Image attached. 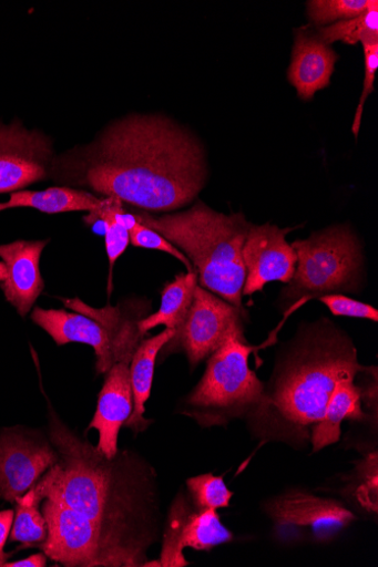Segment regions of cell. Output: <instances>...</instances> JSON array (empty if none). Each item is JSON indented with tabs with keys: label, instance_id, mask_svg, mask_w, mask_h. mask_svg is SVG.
Instances as JSON below:
<instances>
[{
	"label": "cell",
	"instance_id": "cell-11",
	"mask_svg": "<svg viewBox=\"0 0 378 567\" xmlns=\"http://www.w3.org/2000/svg\"><path fill=\"white\" fill-rule=\"evenodd\" d=\"M293 229L269 224L251 225L242 249L246 280L243 296L262 291L268 282L288 284L296 271L297 255L286 239Z\"/></svg>",
	"mask_w": 378,
	"mask_h": 567
},
{
	"label": "cell",
	"instance_id": "cell-18",
	"mask_svg": "<svg viewBox=\"0 0 378 567\" xmlns=\"http://www.w3.org/2000/svg\"><path fill=\"white\" fill-rule=\"evenodd\" d=\"M176 331L166 329L155 337L144 339L136 349L130 364L131 385L133 393V412L125 427L136 436L145 432L153 423L146 420L145 403L151 395L155 362L159 352L175 337Z\"/></svg>",
	"mask_w": 378,
	"mask_h": 567
},
{
	"label": "cell",
	"instance_id": "cell-26",
	"mask_svg": "<svg viewBox=\"0 0 378 567\" xmlns=\"http://www.w3.org/2000/svg\"><path fill=\"white\" fill-rule=\"evenodd\" d=\"M188 497L198 511L219 509L231 506L234 492L225 483L224 476L204 474L186 482Z\"/></svg>",
	"mask_w": 378,
	"mask_h": 567
},
{
	"label": "cell",
	"instance_id": "cell-17",
	"mask_svg": "<svg viewBox=\"0 0 378 567\" xmlns=\"http://www.w3.org/2000/svg\"><path fill=\"white\" fill-rule=\"evenodd\" d=\"M365 423L369 415L364 410L361 388L355 381L338 383L321 420L313 429L310 446L313 453L338 443L344 421Z\"/></svg>",
	"mask_w": 378,
	"mask_h": 567
},
{
	"label": "cell",
	"instance_id": "cell-20",
	"mask_svg": "<svg viewBox=\"0 0 378 567\" xmlns=\"http://www.w3.org/2000/svg\"><path fill=\"white\" fill-rule=\"evenodd\" d=\"M197 285L198 277L195 271L181 274L173 282L167 284L161 295L159 311L140 322V331L147 334L154 328L164 326L177 332L187 318Z\"/></svg>",
	"mask_w": 378,
	"mask_h": 567
},
{
	"label": "cell",
	"instance_id": "cell-12",
	"mask_svg": "<svg viewBox=\"0 0 378 567\" xmlns=\"http://www.w3.org/2000/svg\"><path fill=\"white\" fill-rule=\"evenodd\" d=\"M49 239L17 240L0 245V290L25 318L44 289L41 255Z\"/></svg>",
	"mask_w": 378,
	"mask_h": 567
},
{
	"label": "cell",
	"instance_id": "cell-13",
	"mask_svg": "<svg viewBox=\"0 0 378 567\" xmlns=\"http://www.w3.org/2000/svg\"><path fill=\"white\" fill-rule=\"evenodd\" d=\"M63 301L71 311L92 319L104 330L110 340L115 365L131 364L136 349L146 336L140 331L139 324L149 317L150 301L134 299L121 302L116 307L106 305L103 308L91 307L80 298Z\"/></svg>",
	"mask_w": 378,
	"mask_h": 567
},
{
	"label": "cell",
	"instance_id": "cell-28",
	"mask_svg": "<svg viewBox=\"0 0 378 567\" xmlns=\"http://www.w3.org/2000/svg\"><path fill=\"white\" fill-rule=\"evenodd\" d=\"M353 483L359 484L351 496L367 512L378 513V453L367 454L357 466Z\"/></svg>",
	"mask_w": 378,
	"mask_h": 567
},
{
	"label": "cell",
	"instance_id": "cell-9",
	"mask_svg": "<svg viewBox=\"0 0 378 567\" xmlns=\"http://www.w3.org/2000/svg\"><path fill=\"white\" fill-rule=\"evenodd\" d=\"M59 461V452L41 433L4 429L0 432V498L16 503Z\"/></svg>",
	"mask_w": 378,
	"mask_h": 567
},
{
	"label": "cell",
	"instance_id": "cell-6",
	"mask_svg": "<svg viewBox=\"0 0 378 567\" xmlns=\"http://www.w3.org/2000/svg\"><path fill=\"white\" fill-rule=\"evenodd\" d=\"M297 255L293 279L283 290L284 301L294 303L326 295L354 291L360 285L361 245L347 226L314 233L292 244Z\"/></svg>",
	"mask_w": 378,
	"mask_h": 567
},
{
	"label": "cell",
	"instance_id": "cell-24",
	"mask_svg": "<svg viewBox=\"0 0 378 567\" xmlns=\"http://www.w3.org/2000/svg\"><path fill=\"white\" fill-rule=\"evenodd\" d=\"M318 34V38L329 45L336 41L348 44L378 42L377 0H372L369 8L359 17L321 28Z\"/></svg>",
	"mask_w": 378,
	"mask_h": 567
},
{
	"label": "cell",
	"instance_id": "cell-27",
	"mask_svg": "<svg viewBox=\"0 0 378 567\" xmlns=\"http://www.w3.org/2000/svg\"><path fill=\"white\" fill-rule=\"evenodd\" d=\"M371 0H310L307 3L308 17L316 25H326L337 20L359 17L370 6Z\"/></svg>",
	"mask_w": 378,
	"mask_h": 567
},
{
	"label": "cell",
	"instance_id": "cell-33",
	"mask_svg": "<svg viewBox=\"0 0 378 567\" xmlns=\"http://www.w3.org/2000/svg\"><path fill=\"white\" fill-rule=\"evenodd\" d=\"M4 567H44L47 566V556L45 554L39 553L31 555L28 558L16 560V561H7Z\"/></svg>",
	"mask_w": 378,
	"mask_h": 567
},
{
	"label": "cell",
	"instance_id": "cell-30",
	"mask_svg": "<svg viewBox=\"0 0 378 567\" xmlns=\"http://www.w3.org/2000/svg\"><path fill=\"white\" fill-rule=\"evenodd\" d=\"M335 317L364 319L377 323L378 312L371 305L355 300L344 295L331 293L319 297Z\"/></svg>",
	"mask_w": 378,
	"mask_h": 567
},
{
	"label": "cell",
	"instance_id": "cell-32",
	"mask_svg": "<svg viewBox=\"0 0 378 567\" xmlns=\"http://www.w3.org/2000/svg\"><path fill=\"white\" fill-rule=\"evenodd\" d=\"M14 515L16 511L13 509L0 511V566H3L11 557V554L6 553L4 548L10 538Z\"/></svg>",
	"mask_w": 378,
	"mask_h": 567
},
{
	"label": "cell",
	"instance_id": "cell-16",
	"mask_svg": "<svg viewBox=\"0 0 378 567\" xmlns=\"http://www.w3.org/2000/svg\"><path fill=\"white\" fill-rule=\"evenodd\" d=\"M337 61L331 45L297 30L288 80L302 99L310 100L317 91L330 84Z\"/></svg>",
	"mask_w": 378,
	"mask_h": 567
},
{
	"label": "cell",
	"instance_id": "cell-14",
	"mask_svg": "<svg viewBox=\"0 0 378 567\" xmlns=\"http://www.w3.org/2000/svg\"><path fill=\"white\" fill-rule=\"evenodd\" d=\"M133 406L130 364H116L105 374L95 415L89 425V430L99 433L96 449L106 457L118 454L120 432L131 417Z\"/></svg>",
	"mask_w": 378,
	"mask_h": 567
},
{
	"label": "cell",
	"instance_id": "cell-22",
	"mask_svg": "<svg viewBox=\"0 0 378 567\" xmlns=\"http://www.w3.org/2000/svg\"><path fill=\"white\" fill-rule=\"evenodd\" d=\"M194 505L190 497L182 491L174 499L167 520L164 523V530H162V549L159 566L162 567H184L191 563L184 556L181 540L183 529L194 511Z\"/></svg>",
	"mask_w": 378,
	"mask_h": 567
},
{
	"label": "cell",
	"instance_id": "cell-8",
	"mask_svg": "<svg viewBox=\"0 0 378 567\" xmlns=\"http://www.w3.org/2000/svg\"><path fill=\"white\" fill-rule=\"evenodd\" d=\"M245 312L197 285L187 318L170 342L186 354L191 369H195L234 331L245 329Z\"/></svg>",
	"mask_w": 378,
	"mask_h": 567
},
{
	"label": "cell",
	"instance_id": "cell-1",
	"mask_svg": "<svg viewBox=\"0 0 378 567\" xmlns=\"http://www.w3.org/2000/svg\"><path fill=\"white\" fill-rule=\"evenodd\" d=\"M60 461L34 485L47 538L38 547L68 567H139L162 537L157 474L133 450L106 457L50 412Z\"/></svg>",
	"mask_w": 378,
	"mask_h": 567
},
{
	"label": "cell",
	"instance_id": "cell-10",
	"mask_svg": "<svg viewBox=\"0 0 378 567\" xmlns=\"http://www.w3.org/2000/svg\"><path fill=\"white\" fill-rule=\"evenodd\" d=\"M55 158L52 141L42 132L30 131L20 121L0 123V194L51 179Z\"/></svg>",
	"mask_w": 378,
	"mask_h": 567
},
{
	"label": "cell",
	"instance_id": "cell-25",
	"mask_svg": "<svg viewBox=\"0 0 378 567\" xmlns=\"http://www.w3.org/2000/svg\"><path fill=\"white\" fill-rule=\"evenodd\" d=\"M113 197H103L96 210L89 213L83 218L89 226L96 221H103L105 225V250L108 260H110L111 274L120 257L125 252L131 243L130 231L123 225L115 221L112 214Z\"/></svg>",
	"mask_w": 378,
	"mask_h": 567
},
{
	"label": "cell",
	"instance_id": "cell-23",
	"mask_svg": "<svg viewBox=\"0 0 378 567\" xmlns=\"http://www.w3.org/2000/svg\"><path fill=\"white\" fill-rule=\"evenodd\" d=\"M42 498L34 486L16 503V515L10 540L24 547H39L47 538V524L41 512Z\"/></svg>",
	"mask_w": 378,
	"mask_h": 567
},
{
	"label": "cell",
	"instance_id": "cell-15",
	"mask_svg": "<svg viewBox=\"0 0 378 567\" xmlns=\"http://www.w3.org/2000/svg\"><path fill=\"white\" fill-rule=\"evenodd\" d=\"M34 324L45 331L58 346L84 343L94 349L98 375H105L115 365L110 340L104 330L92 319L65 309L34 307L31 315Z\"/></svg>",
	"mask_w": 378,
	"mask_h": 567
},
{
	"label": "cell",
	"instance_id": "cell-2",
	"mask_svg": "<svg viewBox=\"0 0 378 567\" xmlns=\"http://www.w3.org/2000/svg\"><path fill=\"white\" fill-rule=\"evenodd\" d=\"M51 179L101 197H118L145 213L191 204L207 179L201 142L161 115H131L92 143L57 156Z\"/></svg>",
	"mask_w": 378,
	"mask_h": 567
},
{
	"label": "cell",
	"instance_id": "cell-3",
	"mask_svg": "<svg viewBox=\"0 0 378 567\" xmlns=\"http://www.w3.org/2000/svg\"><path fill=\"white\" fill-rule=\"evenodd\" d=\"M366 370L353 339L337 324L321 319L303 326L277 355L262 402L245 421L249 433L262 444L305 450L338 383Z\"/></svg>",
	"mask_w": 378,
	"mask_h": 567
},
{
	"label": "cell",
	"instance_id": "cell-21",
	"mask_svg": "<svg viewBox=\"0 0 378 567\" xmlns=\"http://www.w3.org/2000/svg\"><path fill=\"white\" fill-rule=\"evenodd\" d=\"M233 540L234 534L222 523L217 509L194 508L183 529L181 545L183 549L210 551Z\"/></svg>",
	"mask_w": 378,
	"mask_h": 567
},
{
	"label": "cell",
	"instance_id": "cell-19",
	"mask_svg": "<svg viewBox=\"0 0 378 567\" xmlns=\"http://www.w3.org/2000/svg\"><path fill=\"white\" fill-rule=\"evenodd\" d=\"M102 198L83 189L64 186L38 192L19 190L12 193L8 202L0 203V213L17 208H30L48 215L91 213L99 208Z\"/></svg>",
	"mask_w": 378,
	"mask_h": 567
},
{
	"label": "cell",
	"instance_id": "cell-29",
	"mask_svg": "<svg viewBox=\"0 0 378 567\" xmlns=\"http://www.w3.org/2000/svg\"><path fill=\"white\" fill-rule=\"evenodd\" d=\"M130 238L133 246L168 252L176 257V259L186 267L187 272L194 271L191 261L183 251L168 241L164 236H161L159 233L143 226L142 224L137 223L130 230Z\"/></svg>",
	"mask_w": 378,
	"mask_h": 567
},
{
	"label": "cell",
	"instance_id": "cell-5",
	"mask_svg": "<svg viewBox=\"0 0 378 567\" xmlns=\"http://www.w3.org/2000/svg\"><path fill=\"white\" fill-rule=\"evenodd\" d=\"M244 331H234L208 357L202 380L184 400L182 414L203 429L246 421L262 402L264 383L248 363L255 347L247 343Z\"/></svg>",
	"mask_w": 378,
	"mask_h": 567
},
{
	"label": "cell",
	"instance_id": "cell-31",
	"mask_svg": "<svg viewBox=\"0 0 378 567\" xmlns=\"http://www.w3.org/2000/svg\"><path fill=\"white\" fill-rule=\"evenodd\" d=\"M362 45L365 51V80L359 106L353 125V133L356 136L360 128L365 101L368 95L374 92V81L378 68V42H364Z\"/></svg>",
	"mask_w": 378,
	"mask_h": 567
},
{
	"label": "cell",
	"instance_id": "cell-4",
	"mask_svg": "<svg viewBox=\"0 0 378 567\" xmlns=\"http://www.w3.org/2000/svg\"><path fill=\"white\" fill-rule=\"evenodd\" d=\"M134 216L185 254L202 288L243 308L246 270L242 249L251 226L243 214L227 216L198 200L183 213L153 216L140 212Z\"/></svg>",
	"mask_w": 378,
	"mask_h": 567
},
{
	"label": "cell",
	"instance_id": "cell-7",
	"mask_svg": "<svg viewBox=\"0 0 378 567\" xmlns=\"http://www.w3.org/2000/svg\"><path fill=\"white\" fill-rule=\"evenodd\" d=\"M262 511L274 539L286 547L331 544L358 520L345 501L297 487L265 499Z\"/></svg>",
	"mask_w": 378,
	"mask_h": 567
}]
</instances>
